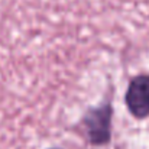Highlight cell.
Listing matches in <instances>:
<instances>
[{"label": "cell", "mask_w": 149, "mask_h": 149, "mask_svg": "<svg viewBox=\"0 0 149 149\" xmlns=\"http://www.w3.org/2000/svg\"><path fill=\"white\" fill-rule=\"evenodd\" d=\"M49 149H59V148H49Z\"/></svg>", "instance_id": "obj_3"}, {"label": "cell", "mask_w": 149, "mask_h": 149, "mask_svg": "<svg viewBox=\"0 0 149 149\" xmlns=\"http://www.w3.org/2000/svg\"><path fill=\"white\" fill-rule=\"evenodd\" d=\"M111 114H113V110L109 103L93 107L86 113L83 119V125L86 127L87 138L93 145H104L110 141Z\"/></svg>", "instance_id": "obj_1"}, {"label": "cell", "mask_w": 149, "mask_h": 149, "mask_svg": "<svg viewBox=\"0 0 149 149\" xmlns=\"http://www.w3.org/2000/svg\"><path fill=\"white\" fill-rule=\"evenodd\" d=\"M125 103L138 119H145L149 116V75L142 74L135 77L125 94Z\"/></svg>", "instance_id": "obj_2"}]
</instances>
